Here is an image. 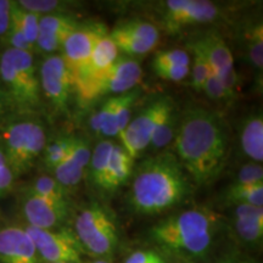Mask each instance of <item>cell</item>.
<instances>
[{"label":"cell","instance_id":"3957f363","mask_svg":"<svg viewBox=\"0 0 263 263\" xmlns=\"http://www.w3.org/2000/svg\"><path fill=\"white\" fill-rule=\"evenodd\" d=\"M221 224V215L205 207L173 213L151 227L150 238L170 254L199 258L210 251Z\"/></svg>","mask_w":263,"mask_h":263},{"label":"cell","instance_id":"8fae6325","mask_svg":"<svg viewBox=\"0 0 263 263\" xmlns=\"http://www.w3.org/2000/svg\"><path fill=\"white\" fill-rule=\"evenodd\" d=\"M163 9V26L170 33L190 26L210 24L221 16L218 6L202 0H170L164 3Z\"/></svg>","mask_w":263,"mask_h":263},{"label":"cell","instance_id":"cb8c5ba5","mask_svg":"<svg viewBox=\"0 0 263 263\" xmlns=\"http://www.w3.org/2000/svg\"><path fill=\"white\" fill-rule=\"evenodd\" d=\"M80 25L72 16L65 14H54L41 16L39 18V33L67 38Z\"/></svg>","mask_w":263,"mask_h":263},{"label":"cell","instance_id":"9a60e30c","mask_svg":"<svg viewBox=\"0 0 263 263\" xmlns=\"http://www.w3.org/2000/svg\"><path fill=\"white\" fill-rule=\"evenodd\" d=\"M22 211L29 227L38 229H57L61 228L68 218L70 206L27 194Z\"/></svg>","mask_w":263,"mask_h":263},{"label":"cell","instance_id":"603a6c76","mask_svg":"<svg viewBox=\"0 0 263 263\" xmlns=\"http://www.w3.org/2000/svg\"><path fill=\"white\" fill-rule=\"evenodd\" d=\"M118 52L120 51H118L115 43L111 41V38L107 34L104 35L95 45L90 59L89 71H88L87 76L90 73H97V72L104 71L110 67L118 59Z\"/></svg>","mask_w":263,"mask_h":263},{"label":"cell","instance_id":"7bdbcfd3","mask_svg":"<svg viewBox=\"0 0 263 263\" xmlns=\"http://www.w3.org/2000/svg\"><path fill=\"white\" fill-rule=\"evenodd\" d=\"M87 263H112V262H110L108 259H95V261H90Z\"/></svg>","mask_w":263,"mask_h":263},{"label":"cell","instance_id":"4316f807","mask_svg":"<svg viewBox=\"0 0 263 263\" xmlns=\"http://www.w3.org/2000/svg\"><path fill=\"white\" fill-rule=\"evenodd\" d=\"M76 139L77 137L74 136H64L51 141L50 144H47L42 154L45 167L50 171L57 168L73 149Z\"/></svg>","mask_w":263,"mask_h":263},{"label":"cell","instance_id":"b9f144b4","mask_svg":"<svg viewBox=\"0 0 263 263\" xmlns=\"http://www.w3.org/2000/svg\"><path fill=\"white\" fill-rule=\"evenodd\" d=\"M4 164H8V163H6V160H5L4 153H3L2 147H0V167H2V166H4Z\"/></svg>","mask_w":263,"mask_h":263},{"label":"cell","instance_id":"d6a6232c","mask_svg":"<svg viewBox=\"0 0 263 263\" xmlns=\"http://www.w3.org/2000/svg\"><path fill=\"white\" fill-rule=\"evenodd\" d=\"M263 183V168L261 163H246L239 172L233 182V185H252V184Z\"/></svg>","mask_w":263,"mask_h":263},{"label":"cell","instance_id":"60d3db41","mask_svg":"<svg viewBox=\"0 0 263 263\" xmlns=\"http://www.w3.org/2000/svg\"><path fill=\"white\" fill-rule=\"evenodd\" d=\"M8 103H9V100H8V97H6L5 91H3L2 88H0V115L4 112L5 106Z\"/></svg>","mask_w":263,"mask_h":263},{"label":"cell","instance_id":"5b68a950","mask_svg":"<svg viewBox=\"0 0 263 263\" xmlns=\"http://www.w3.org/2000/svg\"><path fill=\"white\" fill-rule=\"evenodd\" d=\"M143 77L139 62L129 57H118L106 70L76 81V95L82 104H89L112 94L121 95L136 89Z\"/></svg>","mask_w":263,"mask_h":263},{"label":"cell","instance_id":"7402d4cb","mask_svg":"<svg viewBox=\"0 0 263 263\" xmlns=\"http://www.w3.org/2000/svg\"><path fill=\"white\" fill-rule=\"evenodd\" d=\"M29 195H34L49 200V201L60 203V205L70 206V199H68V190L61 185L54 177L42 176L38 177L31 184L27 190Z\"/></svg>","mask_w":263,"mask_h":263},{"label":"cell","instance_id":"30bf717a","mask_svg":"<svg viewBox=\"0 0 263 263\" xmlns=\"http://www.w3.org/2000/svg\"><path fill=\"white\" fill-rule=\"evenodd\" d=\"M39 82L41 89L52 106L67 114L76 94V78L62 55H50L43 61Z\"/></svg>","mask_w":263,"mask_h":263},{"label":"cell","instance_id":"7a4b0ae2","mask_svg":"<svg viewBox=\"0 0 263 263\" xmlns=\"http://www.w3.org/2000/svg\"><path fill=\"white\" fill-rule=\"evenodd\" d=\"M190 192L192 182L174 154L160 153L137 167L128 203L138 215H160L182 203Z\"/></svg>","mask_w":263,"mask_h":263},{"label":"cell","instance_id":"2e32d148","mask_svg":"<svg viewBox=\"0 0 263 263\" xmlns=\"http://www.w3.org/2000/svg\"><path fill=\"white\" fill-rule=\"evenodd\" d=\"M90 154L89 141L82 137H77L73 149L71 150L68 156L57 168L51 171L54 173V178L67 190L78 185L89 164Z\"/></svg>","mask_w":263,"mask_h":263},{"label":"cell","instance_id":"8992f818","mask_svg":"<svg viewBox=\"0 0 263 263\" xmlns=\"http://www.w3.org/2000/svg\"><path fill=\"white\" fill-rule=\"evenodd\" d=\"M76 238L84 252L98 259H108L118 245V228L112 215L99 203L82 209L74 219Z\"/></svg>","mask_w":263,"mask_h":263},{"label":"cell","instance_id":"9c48e42d","mask_svg":"<svg viewBox=\"0 0 263 263\" xmlns=\"http://www.w3.org/2000/svg\"><path fill=\"white\" fill-rule=\"evenodd\" d=\"M34 242L39 257L47 263H82L83 249L73 230L67 228H25Z\"/></svg>","mask_w":263,"mask_h":263},{"label":"cell","instance_id":"ab89813d","mask_svg":"<svg viewBox=\"0 0 263 263\" xmlns=\"http://www.w3.org/2000/svg\"><path fill=\"white\" fill-rule=\"evenodd\" d=\"M12 2L8 0H0V14H10Z\"/></svg>","mask_w":263,"mask_h":263},{"label":"cell","instance_id":"4fadbf2b","mask_svg":"<svg viewBox=\"0 0 263 263\" xmlns=\"http://www.w3.org/2000/svg\"><path fill=\"white\" fill-rule=\"evenodd\" d=\"M107 35L118 51H122L129 58L150 52L160 39L159 28L143 20H129L118 24Z\"/></svg>","mask_w":263,"mask_h":263},{"label":"cell","instance_id":"1f68e13d","mask_svg":"<svg viewBox=\"0 0 263 263\" xmlns=\"http://www.w3.org/2000/svg\"><path fill=\"white\" fill-rule=\"evenodd\" d=\"M154 68L170 67V66H190V55L183 49H172L156 52L154 58Z\"/></svg>","mask_w":263,"mask_h":263},{"label":"cell","instance_id":"f546056e","mask_svg":"<svg viewBox=\"0 0 263 263\" xmlns=\"http://www.w3.org/2000/svg\"><path fill=\"white\" fill-rule=\"evenodd\" d=\"M246 45L250 61L256 70L261 72L263 67V27L256 24L246 33Z\"/></svg>","mask_w":263,"mask_h":263},{"label":"cell","instance_id":"ee69618b","mask_svg":"<svg viewBox=\"0 0 263 263\" xmlns=\"http://www.w3.org/2000/svg\"><path fill=\"white\" fill-rule=\"evenodd\" d=\"M224 263H254V262H250V261H228Z\"/></svg>","mask_w":263,"mask_h":263},{"label":"cell","instance_id":"277c9868","mask_svg":"<svg viewBox=\"0 0 263 263\" xmlns=\"http://www.w3.org/2000/svg\"><path fill=\"white\" fill-rule=\"evenodd\" d=\"M0 78L9 103L20 111H31L41 105V82L32 52L6 49L0 57Z\"/></svg>","mask_w":263,"mask_h":263},{"label":"cell","instance_id":"8d00e7d4","mask_svg":"<svg viewBox=\"0 0 263 263\" xmlns=\"http://www.w3.org/2000/svg\"><path fill=\"white\" fill-rule=\"evenodd\" d=\"M124 263H167V261L154 250H138L132 252Z\"/></svg>","mask_w":263,"mask_h":263},{"label":"cell","instance_id":"5bb4252c","mask_svg":"<svg viewBox=\"0 0 263 263\" xmlns=\"http://www.w3.org/2000/svg\"><path fill=\"white\" fill-rule=\"evenodd\" d=\"M34 242L22 227L10 226L0 230V263H39Z\"/></svg>","mask_w":263,"mask_h":263},{"label":"cell","instance_id":"f1b7e54d","mask_svg":"<svg viewBox=\"0 0 263 263\" xmlns=\"http://www.w3.org/2000/svg\"><path fill=\"white\" fill-rule=\"evenodd\" d=\"M192 52H193V66L190 68V76H192V81H190V84H192L193 89L196 91H200L201 93L203 84L209 76L211 74L212 68L210 66L209 61L203 52L201 51L197 45L194 43L192 45Z\"/></svg>","mask_w":263,"mask_h":263},{"label":"cell","instance_id":"44dd1931","mask_svg":"<svg viewBox=\"0 0 263 263\" xmlns=\"http://www.w3.org/2000/svg\"><path fill=\"white\" fill-rule=\"evenodd\" d=\"M115 143L110 139H104L95 145L91 150L90 160H89V176L91 183L99 189L103 190L105 176L110 161L111 153H112Z\"/></svg>","mask_w":263,"mask_h":263},{"label":"cell","instance_id":"ac0fdd59","mask_svg":"<svg viewBox=\"0 0 263 263\" xmlns=\"http://www.w3.org/2000/svg\"><path fill=\"white\" fill-rule=\"evenodd\" d=\"M195 44L201 49L212 71L215 73H222L230 68H234L233 54L224 39L217 33H209L205 37L199 39Z\"/></svg>","mask_w":263,"mask_h":263},{"label":"cell","instance_id":"d6986e66","mask_svg":"<svg viewBox=\"0 0 263 263\" xmlns=\"http://www.w3.org/2000/svg\"><path fill=\"white\" fill-rule=\"evenodd\" d=\"M134 160L128 155L127 151L121 145L115 144L112 153L105 176L103 190L114 192L127 183L133 173Z\"/></svg>","mask_w":263,"mask_h":263},{"label":"cell","instance_id":"83f0119b","mask_svg":"<svg viewBox=\"0 0 263 263\" xmlns=\"http://www.w3.org/2000/svg\"><path fill=\"white\" fill-rule=\"evenodd\" d=\"M177 123H178V114H177L176 107H173L160 120L151 138L150 146L154 150H162L168 146L174 139Z\"/></svg>","mask_w":263,"mask_h":263},{"label":"cell","instance_id":"52a82bcc","mask_svg":"<svg viewBox=\"0 0 263 263\" xmlns=\"http://www.w3.org/2000/svg\"><path fill=\"white\" fill-rule=\"evenodd\" d=\"M6 163L14 176L24 174L42 155L47 145V134L34 121H20L9 124L2 133Z\"/></svg>","mask_w":263,"mask_h":263},{"label":"cell","instance_id":"7c38bea8","mask_svg":"<svg viewBox=\"0 0 263 263\" xmlns=\"http://www.w3.org/2000/svg\"><path fill=\"white\" fill-rule=\"evenodd\" d=\"M104 35L106 33L103 25L94 24L84 27L80 26L66 38L62 47V58L74 74L76 81L87 76L95 45Z\"/></svg>","mask_w":263,"mask_h":263},{"label":"cell","instance_id":"ba28073f","mask_svg":"<svg viewBox=\"0 0 263 263\" xmlns=\"http://www.w3.org/2000/svg\"><path fill=\"white\" fill-rule=\"evenodd\" d=\"M173 107L172 98L163 95L154 99L136 117H132L122 136L118 138L121 146L132 159H138L150 146L151 138L160 120Z\"/></svg>","mask_w":263,"mask_h":263},{"label":"cell","instance_id":"4dcf8cb0","mask_svg":"<svg viewBox=\"0 0 263 263\" xmlns=\"http://www.w3.org/2000/svg\"><path fill=\"white\" fill-rule=\"evenodd\" d=\"M16 3L21 9L39 16L64 14V10L67 8L66 3L57 0H21Z\"/></svg>","mask_w":263,"mask_h":263},{"label":"cell","instance_id":"d590c367","mask_svg":"<svg viewBox=\"0 0 263 263\" xmlns=\"http://www.w3.org/2000/svg\"><path fill=\"white\" fill-rule=\"evenodd\" d=\"M159 77L166 81L180 82L185 80L190 73V66H170V67L154 68Z\"/></svg>","mask_w":263,"mask_h":263},{"label":"cell","instance_id":"e575fe53","mask_svg":"<svg viewBox=\"0 0 263 263\" xmlns=\"http://www.w3.org/2000/svg\"><path fill=\"white\" fill-rule=\"evenodd\" d=\"M201 93H205L206 97L211 99V100H224V99H229L224 87H223L221 81H219L218 76L213 71L206 80L205 84H203Z\"/></svg>","mask_w":263,"mask_h":263},{"label":"cell","instance_id":"74e56055","mask_svg":"<svg viewBox=\"0 0 263 263\" xmlns=\"http://www.w3.org/2000/svg\"><path fill=\"white\" fill-rule=\"evenodd\" d=\"M15 176L8 164L0 167V196H5L12 188Z\"/></svg>","mask_w":263,"mask_h":263},{"label":"cell","instance_id":"6da1fadb","mask_svg":"<svg viewBox=\"0 0 263 263\" xmlns=\"http://www.w3.org/2000/svg\"><path fill=\"white\" fill-rule=\"evenodd\" d=\"M173 154L197 186L212 183L224 166L229 138L218 115L203 107H189L178 115Z\"/></svg>","mask_w":263,"mask_h":263},{"label":"cell","instance_id":"484cf974","mask_svg":"<svg viewBox=\"0 0 263 263\" xmlns=\"http://www.w3.org/2000/svg\"><path fill=\"white\" fill-rule=\"evenodd\" d=\"M10 18L21 29L26 41L35 49V42H37L39 33V18H41V16L33 14V12L26 11V10L20 8L17 3L12 2L11 10H10Z\"/></svg>","mask_w":263,"mask_h":263},{"label":"cell","instance_id":"836d02e7","mask_svg":"<svg viewBox=\"0 0 263 263\" xmlns=\"http://www.w3.org/2000/svg\"><path fill=\"white\" fill-rule=\"evenodd\" d=\"M5 37L10 45L9 49H15V50L28 51V52H33V50H34V48H33L27 41H26L25 35L22 34L21 29L17 27V25H16L11 18H10V26H9L8 32L5 33Z\"/></svg>","mask_w":263,"mask_h":263},{"label":"cell","instance_id":"ffe728a7","mask_svg":"<svg viewBox=\"0 0 263 263\" xmlns=\"http://www.w3.org/2000/svg\"><path fill=\"white\" fill-rule=\"evenodd\" d=\"M241 149L256 163L263 161V118L262 114L249 117L242 124L240 134Z\"/></svg>","mask_w":263,"mask_h":263},{"label":"cell","instance_id":"d4e9b609","mask_svg":"<svg viewBox=\"0 0 263 263\" xmlns=\"http://www.w3.org/2000/svg\"><path fill=\"white\" fill-rule=\"evenodd\" d=\"M227 202L232 205H251L262 207L263 183L252 185H230L226 193Z\"/></svg>","mask_w":263,"mask_h":263},{"label":"cell","instance_id":"e0dca14e","mask_svg":"<svg viewBox=\"0 0 263 263\" xmlns=\"http://www.w3.org/2000/svg\"><path fill=\"white\" fill-rule=\"evenodd\" d=\"M236 234L246 244H258L263 238V209L251 205H236L234 210Z\"/></svg>","mask_w":263,"mask_h":263},{"label":"cell","instance_id":"f35d334b","mask_svg":"<svg viewBox=\"0 0 263 263\" xmlns=\"http://www.w3.org/2000/svg\"><path fill=\"white\" fill-rule=\"evenodd\" d=\"M10 26V14H0V37L5 35Z\"/></svg>","mask_w":263,"mask_h":263}]
</instances>
